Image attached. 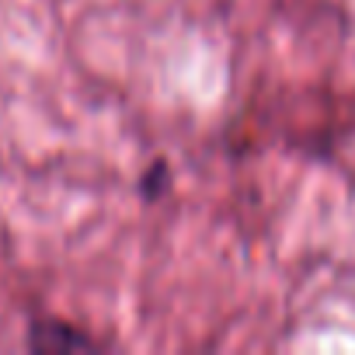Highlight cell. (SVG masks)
<instances>
[{
	"label": "cell",
	"mask_w": 355,
	"mask_h": 355,
	"mask_svg": "<svg viewBox=\"0 0 355 355\" xmlns=\"http://www.w3.org/2000/svg\"><path fill=\"white\" fill-rule=\"evenodd\" d=\"M35 352H60V348H91L94 341H87L80 331H73L70 324H60V320H39L32 327V341H28Z\"/></svg>",
	"instance_id": "1"
},
{
	"label": "cell",
	"mask_w": 355,
	"mask_h": 355,
	"mask_svg": "<svg viewBox=\"0 0 355 355\" xmlns=\"http://www.w3.org/2000/svg\"><path fill=\"white\" fill-rule=\"evenodd\" d=\"M167 167L164 164H157L153 171H150V178H146V196H160V174H164Z\"/></svg>",
	"instance_id": "2"
}]
</instances>
